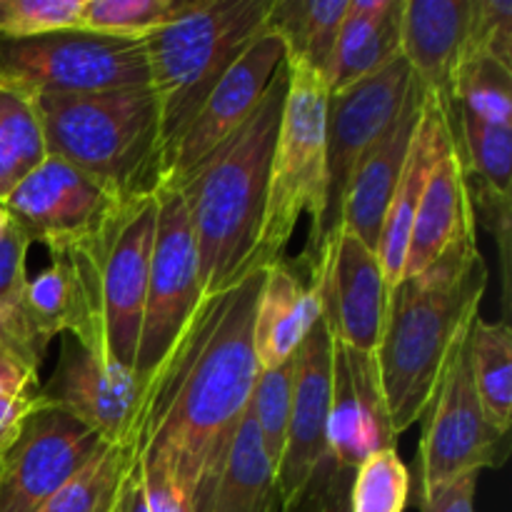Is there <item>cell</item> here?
<instances>
[{"label":"cell","instance_id":"1","mask_svg":"<svg viewBox=\"0 0 512 512\" xmlns=\"http://www.w3.org/2000/svg\"><path fill=\"white\" fill-rule=\"evenodd\" d=\"M265 270L253 265L233 285L200 298L140 400L135 455L168 465L193 495L195 512L250 408L260 373L253 323Z\"/></svg>","mask_w":512,"mask_h":512},{"label":"cell","instance_id":"2","mask_svg":"<svg viewBox=\"0 0 512 512\" xmlns=\"http://www.w3.org/2000/svg\"><path fill=\"white\" fill-rule=\"evenodd\" d=\"M488 263L468 230L423 273L388 290L375 363L393 433L423 418L455 340L478 315L488 288Z\"/></svg>","mask_w":512,"mask_h":512},{"label":"cell","instance_id":"3","mask_svg":"<svg viewBox=\"0 0 512 512\" xmlns=\"http://www.w3.org/2000/svg\"><path fill=\"white\" fill-rule=\"evenodd\" d=\"M285 93L288 63L280 65L250 118L183 183L173 185L183 195L193 225L203 295L218 293L248 268L263 265L255 260V250Z\"/></svg>","mask_w":512,"mask_h":512},{"label":"cell","instance_id":"4","mask_svg":"<svg viewBox=\"0 0 512 512\" xmlns=\"http://www.w3.org/2000/svg\"><path fill=\"white\" fill-rule=\"evenodd\" d=\"M48 155L93 175L123 200L163 180L160 108L150 85L80 95H38Z\"/></svg>","mask_w":512,"mask_h":512},{"label":"cell","instance_id":"5","mask_svg":"<svg viewBox=\"0 0 512 512\" xmlns=\"http://www.w3.org/2000/svg\"><path fill=\"white\" fill-rule=\"evenodd\" d=\"M270 5L273 0H195L188 13L145 38L163 158L223 75L263 33Z\"/></svg>","mask_w":512,"mask_h":512},{"label":"cell","instance_id":"6","mask_svg":"<svg viewBox=\"0 0 512 512\" xmlns=\"http://www.w3.org/2000/svg\"><path fill=\"white\" fill-rule=\"evenodd\" d=\"M285 63L288 93L270 160L268 200L255 250V260L263 265L283 260L285 248L303 215H310V235H315L323 218L328 185L325 128L330 88L325 78L300 60L285 58Z\"/></svg>","mask_w":512,"mask_h":512},{"label":"cell","instance_id":"7","mask_svg":"<svg viewBox=\"0 0 512 512\" xmlns=\"http://www.w3.org/2000/svg\"><path fill=\"white\" fill-rule=\"evenodd\" d=\"M158 200H128L113 220L80 248L70 250L93 308L103 353L133 370L153 260Z\"/></svg>","mask_w":512,"mask_h":512},{"label":"cell","instance_id":"8","mask_svg":"<svg viewBox=\"0 0 512 512\" xmlns=\"http://www.w3.org/2000/svg\"><path fill=\"white\" fill-rule=\"evenodd\" d=\"M0 80L35 95H80L150 85L145 38L83 28L0 38Z\"/></svg>","mask_w":512,"mask_h":512},{"label":"cell","instance_id":"9","mask_svg":"<svg viewBox=\"0 0 512 512\" xmlns=\"http://www.w3.org/2000/svg\"><path fill=\"white\" fill-rule=\"evenodd\" d=\"M420 420V485L500 468L508 460L510 435L490 425L475 390L470 368V325L455 340L433 400Z\"/></svg>","mask_w":512,"mask_h":512},{"label":"cell","instance_id":"10","mask_svg":"<svg viewBox=\"0 0 512 512\" xmlns=\"http://www.w3.org/2000/svg\"><path fill=\"white\" fill-rule=\"evenodd\" d=\"M155 200H158V228H155L138 353L133 363V375L143 390L203 298L198 245L183 195L173 185H160L155 190Z\"/></svg>","mask_w":512,"mask_h":512},{"label":"cell","instance_id":"11","mask_svg":"<svg viewBox=\"0 0 512 512\" xmlns=\"http://www.w3.org/2000/svg\"><path fill=\"white\" fill-rule=\"evenodd\" d=\"M410 85H413V73L403 55H398L378 73L338 93H330L328 128H325V170H328L325 210L315 235L308 238L303 255V263H308V275L325 240L340 225V205L355 168L373 148L375 140L385 133V128L393 123Z\"/></svg>","mask_w":512,"mask_h":512},{"label":"cell","instance_id":"12","mask_svg":"<svg viewBox=\"0 0 512 512\" xmlns=\"http://www.w3.org/2000/svg\"><path fill=\"white\" fill-rule=\"evenodd\" d=\"M125 203L93 175L48 155L5 198L3 210L30 245L40 243L50 255H63L93 240Z\"/></svg>","mask_w":512,"mask_h":512},{"label":"cell","instance_id":"13","mask_svg":"<svg viewBox=\"0 0 512 512\" xmlns=\"http://www.w3.org/2000/svg\"><path fill=\"white\" fill-rule=\"evenodd\" d=\"M103 445L93 430L65 410L38 408L0 460V512H35Z\"/></svg>","mask_w":512,"mask_h":512},{"label":"cell","instance_id":"14","mask_svg":"<svg viewBox=\"0 0 512 512\" xmlns=\"http://www.w3.org/2000/svg\"><path fill=\"white\" fill-rule=\"evenodd\" d=\"M283 63V40L265 25L263 33L235 60L178 140L170 145L163 158L160 185L183 183L218 145H223L250 118Z\"/></svg>","mask_w":512,"mask_h":512},{"label":"cell","instance_id":"15","mask_svg":"<svg viewBox=\"0 0 512 512\" xmlns=\"http://www.w3.org/2000/svg\"><path fill=\"white\" fill-rule=\"evenodd\" d=\"M310 273L320 285L330 338L360 353H375L388 300L378 253L353 230L338 225L320 248Z\"/></svg>","mask_w":512,"mask_h":512},{"label":"cell","instance_id":"16","mask_svg":"<svg viewBox=\"0 0 512 512\" xmlns=\"http://www.w3.org/2000/svg\"><path fill=\"white\" fill-rule=\"evenodd\" d=\"M40 395L48 405L80 420L103 443L133 445L143 400L133 370L93 353L70 335L60 340L58 363L48 383L40 385Z\"/></svg>","mask_w":512,"mask_h":512},{"label":"cell","instance_id":"17","mask_svg":"<svg viewBox=\"0 0 512 512\" xmlns=\"http://www.w3.org/2000/svg\"><path fill=\"white\" fill-rule=\"evenodd\" d=\"M330 395H333V338L325 320L320 318L295 353L288 438L278 465V490L285 512L298 503L320 465L330 458Z\"/></svg>","mask_w":512,"mask_h":512},{"label":"cell","instance_id":"18","mask_svg":"<svg viewBox=\"0 0 512 512\" xmlns=\"http://www.w3.org/2000/svg\"><path fill=\"white\" fill-rule=\"evenodd\" d=\"M328 450L338 468L355 470L380 450H398L373 353L333 340Z\"/></svg>","mask_w":512,"mask_h":512},{"label":"cell","instance_id":"19","mask_svg":"<svg viewBox=\"0 0 512 512\" xmlns=\"http://www.w3.org/2000/svg\"><path fill=\"white\" fill-rule=\"evenodd\" d=\"M423 98L425 90L413 78V85H410L398 115L375 140L373 148L363 155L343 195L340 225L353 230L373 250H378L385 210H388L395 185L403 173L410 140H413L415 125H418L420 110H423Z\"/></svg>","mask_w":512,"mask_h":512},{"label":"cell","instance_id":"20","mask_svg":"<svg viewBox=\"0 0 512 512\" xmlns=\"http://www.w3.org/2000/svg\"><path fill=\"white\" fill-rule=\"evenodd\" d=\"M453 145L463 163L475 218L498 238L503 265L508 270L512 218V125H490L473 115L448 110Z\"/></svg>","mask_w":512,"mask_h":512},{"label":"cell","instance_id":"21","mask_svg":"<svg viewBox=\"0 0 512 512\" xmlns=\"http://www.w3.org/2000/svg\"><path fill=\"white\" fill-rule=\"evenodd\" d=\"M470 0H403L400 55L420 88L445 110L453 100Z\"/></svg>","mask_w":512,"mask_h":512},{"label":"cell","instance_id":"22","mask_svg":"<svg viewBox=\"0 0 512 512\" xmlns=\"http://www.w3.org/2000/svg\"><path fill=\"white\" fill-rule=\"evenodd\" d=\"M448 138V110L433 95L425 93L423 110H420L413 140H410L408 158H405L403 173H400L393 198H390L388 210H385L383 230H380L378 250H375L388 290L403 278L415 213H418L420 198H423L425 185H428L430 173H433L440 148H443Z\"/></svg>","mask_w":512,"mask_h":512},{"label":"cell","instance_id":"23","mask_svg":"<svg viewBox=\"0 0 512 512\" xmlns=\"http://www.w3.org/2000/svg\"><path fill=\"white\" fill-rule=\"evenodd\" d=\"M323 318V300L315 275L305 280L293 263L278 260L265 270L253 323V348L260 370L283 365Z\"/></svg>","mask_w":512,"mask_h":512},{"label":"cell","instance_id":"24","mask_svg":"<svg viewBox=\"0 0 512 512\" xmlns=\"http://www.w3.org/2000/svg\"><path fill=\"white\" fill-rule=\"evenodd\" d=\"M475 225H478V218L470 203L463 163H460L453 133H450V138L440 148L433 173L420 198L418 213H415L403 278L423 273L450 243H455L468 230H475Z\"/></svg>","mask_w":512,"mask_h":512},{"label":"cell","instance_id":"25","mask_svg":"<svg viewBox=\"0 0 512 512\" xmlns=\"http://www.w3.org/2000/svg\"><path fill=\"white\" fill-rule=\"evenodd\" d=\"M403 0H348L335 48L330 93L378 73L400 55Z\"/></svg>","mask_w":512,"mask_h":512},{"label":"cell","instance_id":"26","mask_svg":"<svg viewBox=\"0 0 512 512\" xmlns=\"http://www.w3.org/2000/svg\"><path fill=\"white\" fill-rule=\"evenodd\" d=\"M50 258L53 260L48 268L28 280L20 305L45 340H53L55 335H70L88 350L108 358L100 345L88 290L73 255L63 253Z\"/></svg>","mask_w":512,"mask_h":512},{"label":"cell","instance_id":"27","mask_svg":"<svg viewBox=\"0 0 512 512\" xmlns=\"http://www.w3.org/2000/svg\"><path fill=\"white\" fill-rule=\"evenodd\" d=\"M198 512H285L278 473L265 453L250 408L245 410L223 468Z\"/></svg>","mask_w":512,"mask_h":512},{"label":"cell","instance_id":"28","mask_svg":"<svg viewBox=\"0 0 512 512\" xmlns=\"http://www.w3.org/2000/svg\"><path fill=\"white\" fill-rule=\"evenodd\" d=\"M345 10L348 0H273L265 25L283 40L285 58L300 60L330 83Z\"/></svg>","mask_w":512,"mask_h":512},{"label":"cell","instance_id":"29","mask_svg":"<svg viewBox=\"0 0 512 512\" xmlns=\"http://www.w3.org/2000/svg\"><path fill=\"white\" fill-rule=\"evenodd\" d=\"M48 158L38 95L0 80V205Z\"/></svg>","mask_w":512,"mask_h":512},{"label":"cell","instance_id":"30","mask_svg":"<svg viewBox=\"0 0 512 512\" xmlns=\"http://www.w3.org/2000/svg\"><path fill=\"white\" fill-rule=\"evenodd\" d=\"M470 368L475 390L490 425L500 433L512 430V330L510 323H470Z\"/></svg>","mask_w":512,"mask_h":512},{"label":"cell","instance_id":"31","mask_svg":"<svg viewBox=\"0 0 512 512\" xmlns=\"http://www.w3.org/2000/svg\"><path fill=\"white\" fill-rule=\"evenodd\" d=\"M133 463V445L105 443L83 470L35 512H113Z\"/></svg>","mask_w":512,"mask_h":512},{"label":"cell","instance_id":"32","mask_svg":"<svg viewBox=\"0 0 512 512\" xmlns=\"http://www.w3.org/2000/svg\"><path fill=\"white\" fill-rule=\"evenodd\" d=\"M50 340L40 335L23 305L0 313V395L23 398L40 393V365Z\"/></svg>","mask_w":512,"mask_h":512},{"label":"cell","instance_id":"33","mask_svg":"<svg viewBox=\"0 0 512 512\" xmlns=\"http://www.w3.org/2000/svg\"><path fill=\"white\" fill-rule=\"evenodd\" d=\"M195 0H83V30L118 38H148L193 8Z\"/></svg>","mask_w":512,"mask_h":512},{"label":"cell","instance_id":"34","mask_svg":"<svg viewBox=\"0 0 512 512\" xmlns=\"http://www.w3.org/2000/svg\"><path fill=\"white\" fill-rule=\"evenodd\" d=\"M448 110L490 125H512V70L495 60H470L455 73Z\"/></svg>","mask_w":512,"mask_h":512},{"label":"cell","instance_id":"35","mask_svg":"<svg viewBox=\"0 0 512 512\" xmlns=\"http://www.w3.org/2000/svg\"><path fill=\"white\" fill-rule=\"evenodd\" d=\"M410 473L398 450H380L353 470L350 512H405Z\"/></svg>","mask_w":512,"mask_h":512},{"label":"cell","instance_id":"36","mask_svg":"<svg viewBox=\"0 0 512 512\" xmlns=\"http://www.w3.org/2000/svg\"><path fill=\"white\" fill-rule=\"evenodd\" d=\"M293 380H295V355L283 365L270 370H260L255 380L253 395H250V410H253L255 425H258L260 440L268 453L270 463L278 473L280 458L285 450L290 423V405H293Z\"/></svg>","mask_w":512,"mask_h":512},{"label":"cell","instance_id":"37","mask_svg":"<svg viewBox=\"0 0 512 512\" xmlns=\"http://www.w3.org/2000/svg\"><path fill=\"white\" fill-rule=\"evenodd\" d=\"M470 60H495L512 70L510 0H470L460 65Z\"/></svg>","mask_w":512,"mask_h":512},{"label":"cell","instance_id":"38","mask_svg":"<svg viewBox=\"0 0 512 512\" xmlns=\"http://www.w3.org/2000/svg\"><path fill=\"white\" fill-rule=\"evenodd\" d=\"M83 0H0V38L78 28Z\"/></svg>","mask_w":512,"mask_h":512},{"label":"cell","instance_id":"39","mask_svg":"<svg viewBox=\"0 0 512 512\" xmlns=\"http://www.w3.org/2000/svg\"><path fill=\"white\" fill-rule=\"evenodd\" d=\"M350 483L353 470L338 468L335 460L328 458L290 512H350Z\"/></svg>","mask_w":512,"mask_h":512},{"label":"cell","instance_id":"40","mask_svg":"<svg viewBox=\"0 0 512 512\" xmlns=\"http://www.w3.org/2000/svg\"><path fill=\"white\" fill-rule=\"evenodd\" d=\"M30 240L18 230V225L5 218L0 228V313L10 310L23 300L28 273H25V260H28Z\"/></svg>","mask_w":512,"mask_h":512},{"label":"cell","instance_id":"41","mask_svg":"<svg viewBox=\"0 0 512 512\" xmlns=\"http://www.w3.org/2000/svg\"><path fill=\"white\" fill-rule=\"evenodd\" d=\"M138 463L150 512H195L193 495L185 490V485L168 465L148 463V460H138Z\"/></svg>","mask_w":512,"mask_h":512},{"label":"cell","instance_id":"42","mask_svg":"<svg viewBox=\"0 0 512 512\" xmlns=\"http://www.w3.org/2000/svg\"><path fill=\"white\" fill-rule=\"evenodd\" d=\"M480 473H463L453 480L420 485V512H475V490Z\"/></svg>","mask_w":512,"mask_h":512},{"label":"cell","instance_id":"43","mask_svg":"<svg viewBox=\"0 0 512 512\" xmlns=\"http://www.w3.org/2000/svg\"><path fill=\"white\" fill-rule=\"evenodd\" d=\"M43 405L48 403H45V398L40 393L23 395V398H3V395H0V460L8 453L10 445L18 440L25 420H28L35 410L43 408Z\"/></svg>","mask_w":512,"mask_h":512},{"label":"cell","instance_id":"44","mask_svg":"<svg viewBox=\"0 0 512 512\" xmlns=\"http://www.w3.org/2000/svg\"><path fill=\"white\" fill-rule=\"evenodd\" d=\"M113 512H150L148 500H145L143 475H140L138 458H135L130 473L125 475V483H123V488H120L118 503H115Z\"/></svg>","mask_w":512,"mask_h":512},{"label":"cell","instance_id":"45","mask_svg":"<svg viewBox=\"0 0 512 512\" xmlns=\"http://www.w3.org/2000/svg\"><path fill=\"white\" fill-rule=\"evenodd\" d=\"M3 223H5V210L3 205H0V228H3Z\"/></svg>","mask_w":512,"mask_h":512}]
</instances>
